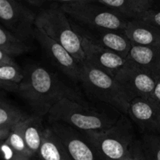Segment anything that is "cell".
Returning <instances> with one entry per match:
<instances>
[{
	"label": "cell",
	"mask_w": 160,
	"mask_h": 160,
	"mask_svg": "<svg viewBox=\"0 0 160 160\" xmlns=\"http://www.w3.org/2000/svg\"><path fill=\"white\" fill-rule=\"evenodd\" d=\"M131 150H132L134 160H146L144 156L143 152H142L140 140H137V139L134 140L131 145Z\"/></svg>",
	"instance_id": "d4e9b609"
},
{
	"label": "cell",
	"mask_w": 160,
	"mask_h": 160,
	"mask_svg": "<svg viewBox=\"0 0 160 160\" xmlns=\"http://www.w3.org/2000/svg\"><path fill=\"white\" fill-rule=\"evenodd\" d=\"M38 156L41 160H72L65 145L51 127L45 129Z\"/></svg>",
	"instance_id": "e0dca14e"
},
{
	"label": "cell",
	"mask_w": 160,
	"mask_h": 160,
	"mask_svg": "<svg viewBox=\"0 0 160 160\" xmlns=\"http://www.w3.org/2000/svg\"><path fill=\"white\" fill-rule=\"evenodd\" d=\"M47 1H50V0H47ZM54 1L64 2V4H70V3L78 2H92L93 1H96V0H54Z\"/></svg>",
	"instance_id": "83f0119b"
},
{
	"label": "cell",
	"mask_w": 160,
	"mask_h": 160,
	"mask_svg": "<svg viewBox=\"0 0 160 160\" xmlns=\"http://www.w3.org/2000/svg\"><path fill=\"white\" fill-rule=\"evenodd\" d=\"M34 38L39 42L52 62L59 70L72 81L80 82L81 63L62 45L50 38L37 27Z\"/></svg>",
	"instance_id": "9c48e42d"
},
{
	"label": "cell",
	"mask_w": 160,
	"mask_h": 160,
	"mask_svg": "<svg viewBox=\"0 0 160 160\" xmlns=\"http://www.w3.org/2000/svg\"><path fill=\"white\" fill-rule=\"evenodd\" d=\"M61 9L74 20L97 31H124L128 20L113 9L92 2L62 4Z\"/></svg>",
	"instance_id": "8992f818"
},
{
	"label": "cell",
	"mask_w": 160,
	"mask_h": 160,
	"mask_svg": "<svg viewBox=\"0 0 160 160\" xmlns=\"http://www.w3.org/2000/svg\"><path fill=\"white\" fill-rule=\"evenodd\" d=\"M35 26L62 45L80 63L85 61L82 34L79 29L70 23L60 7L42 11L36 17Z\"/></svg>",
	"instance_id": "277c9868"
},
{
	"label": "cell",
	"mask_w": 160,
	"mask_h": 160,
	"mask_svg": "<svg viewBox=\"0 0 160 160\" xmlns=\"http://www.w3.org/2000/svg\"><path fill=\"white\" fill-rule=\"evenodd\" d=\"M42 117L33 114L23 121V134L27 146L34 156L38 155L45 128L42 126Z\"/></svg>",
	"instance_id": "ffe728a7"
},
{
	"label": "cell",
	"mask_w": 160,
	"mask_h": 160,
	"mask_svg": "<svg viewBox=\"0 0 160 160\" xmlns=\"http://www.w3.org/2000/svg\"><path fill=\"white\" fill-rule=\"evenodd\" d=\"M152 98L158 104L160 105V80H159L156 83V88H155L154 92H153Z\"/></svg>",
	"instance_id": "4316f807"
},
{
	"label": "cell",
	"mask_w": 160,
	"mask_h": 160,
	"mask_svg": "<svg viewBox=\"0 0 160 160\" xmlns=\"http://www.w3.org/2000/svg\"><path fill=\"white\" fill-rule=\"evenodd\" d=\"M23 121L16 125L7 139L2 142L3 160H32L34 157L27 146L23 138Z\"/></svg>",
	"instance_id": "9a60e30c"
},
{
	"label": "cell",
	"mask_w": 160,
	"mask_h": 160,
	"mask_svg": "<svg viewBox=\"0 0 160 160\" xmlns=\"http://www.w3.org/2000/svg\"><path fill=\"white\" fill-rule=\"evenodd\" d=\"M141 146L146 160H160V135L145 133L141 137Z\"/></svg>",
	"instance_id": "603a6c76"
},
{
	"label": "cell",
	"mask_w": 160,
	"mask_h": 160,
	"mask_svg": "<svg viewBox=\"0 0 160 160\" xmlns=\"http://www.w3.org/2000/svg\"><path fill=\"white\" fill-rule=\"evenodd\" d=\"M50 123H65L82 132L107 129L113 126L119 117L86 106L84 102L64 98L56 103L48 114Z\"/></svg>",
	"instance_id": "7a4b0ae2"
},
{
	"label": "cell",
	"mask_w": 160,
	"mask_h": 160,
	"mask_svg": "<svg viewBox=\"0 0 160 160\" xmlns=\"http://www.w3.org/2000/svg\"><path fill=\"white\" fill-rule=\"evenodd\" d=\"M6 65H17V63L13 59V56L0 50V66Z\"/></svg>",
	"instance_id": "484cf974"
},
{
	"label": "cell",
	"mask_w": 160,
	"mask_h": 160,
	"mask_svg": "<svg viewBox=\"0 0 160 160\" xmlns=\"http://www.w3.org/2000/svg\"><path fill=\"white\" fill-rule=\"evenodd\" d=\"M80 82L91 96L128 115L131 100L115 78L84 61L81 64Z\"/></svg>",
	"instance_id": "3957f363"
},
{
	"label": "cell",
	"mask_w": 160,
	"mask_h": 160,
	"mask_svg": "<svg viewBox=\"0 0 160 160\" xmlns=\"http://www.w3.org/2000/svg\"><path fill=\"white\" fill-rule=\"evenodd\" d=\"M115 79L122 86L131 102L136 98H152L157 80L128 63L117 73Z\"/></svg>",
	"instance_id": "30bf717a"
},
{
	"label": "cell",
	"mask_w": 160,
	"mask_h": 160,
	"mask_svg": "<svg viewBox=\"0 0 160 160\" xmlns=\"http://www.w3.org/2000/svg\"><path fill=\"white\" fill-rule=\"evenodd\" d=\"M125 17L138 20L149 10L152 0H96Z\"/></svg>",
	"instance_id": "ac0fdd59"
},
{
	"label": "cell",
	"mask_w": 160,
	"mask_h": 160,
	"mask_svg": "<svg viewBox=\"0 0 160 160\" xmlns=\"http://www.w3.org/2000/svg\"><path fill=\"white\" fill-rule=\"evenodd\" d=\"M0 50L12 56L28 52L31 47L26 42L21 40L1 25L0 27Z\"/></svg>",
	"instance_id": "7402d4cb"
},
{
	"label": "cell",
	"mask_w": 160,
	"mask_h": 160,
	"mask_svg": "<svg viewBox=\"0 0 160 160\" xmlns=\"http://www.w3.org/2000/svg\"><path fill=\"white\" fill-rule=\"evenodd\" d=\"M92 42L108 50L127 58L132 48L133 44L125 34L120 31H96L94 34L83 32Z\"/></svg>",
	"instance_id": "5bb4252c"
},
{
	"label": "cell",
	"mask_w": 160,
	"mask_h": 160,
	"mask_svg": "<svg viewBox=\"0 0 160 160\" xmlns=\"http://www.w3.org/2000/svg\"><path fill=\"white\" fill-rule=\"evenodd\" d=\"M50 127L60 138L72 160H106L84 132L65 123H51Z\"/></svg>",
	"instance_id": "ba28073f"
},
{
	"label": "cell",
	"mask_w": 160,
	"mask_h": 160,
	"mask_svg": "<svg viewBox=\"0 0 160 160\" xmlns=\"http://www.w3.org/2000/svg\"><path fill=\"white\" fill-rule=\"evenodd\" d=\"M128 115L142 132L160 134V105L152 98L133 99Z\"/></svg>",
	"instance_id": "7c38bea8"
},
{
	"label": "cell",
	"mask_w": 160,
	"mask_h": 160,
	"mask_svg": "<svg viewBox=\"0 0 160 160\" xmlns=\"http://www.w3.org/2000/svg\"><path fill=\"white\" fill-rule=\"evenodd\" d=\"M127 59L130 65L160 80V46L133 45Z\"/></svg>",
	"instance_id": "4fadbf2b"
},
{
	"label": "cell",
	"mask_w": 160,
	"mask_h": 160,
	"mask_svg": "<svg viewBox=\"0 0 160 160\" xmlns=\"http://www.w3.org/2000/svg\"><path fill=\"white\" fill-rule=\"evenodd\" d=\"M122 160H134V156H133V152H132V150H131V147L130 148V153L128 156H127L125 159H122Z\"/></svg>",
	"instance_id": "f1b7e54d"
},
{
	"label": "cell",
	"mask_w": 160,
	"mask_h": 160,
	"mask_svg": "<svg viewBox=\"0 0 160 160\" xmlns=\"http://www.w3.org/2000/svg\"><path fill=\"white\" fill-rule=\"evenodd\" d=\"M37 16L16 0H0L2 25L24 42L34 37Z\"/></svg>",
	"instance_id": "52a82bcc"
},
{
	"label": "cell",
	"mask_w": 160,
	"mask_h": 160,
	"mask_svg": "<svg viewBox=\"0 0 160 160\" xmlns=\"http://www.w3.org/2000/svg\"><path fill=\"white\" fill-rule=\"evenodd\" d=\"M92 145L106 160H122L130 153L134 142L131 119L120 116L115 124L107 129L84 132Z\"/></svg>",
	"instance_id": "5b68a950"
},
{
	"label": "cell",
	"mask_w": 160,
	"mask_h": 160,
	"mask_svg": "<svg viewBox=\"0 0 160 160\" xmlns=\"http://www.w3.org/2000/svg\"><path fill=\"white\" fill-rule=\"evenodd\" d=\"M24 73L19 65L0 66V87L9 92H20Z\"/></svg>",
	"instance_id": "44dd1931"
},
{
	"label": "cell",
	"mask_w": 160,
	"mask_h": 160,
	"mask_svg": "<svg viewBox=\"0 0 160 160\" xmlns=\"http://www.w3.org/2000/svg\"><path fill=\"white\" fill-rule=\"evenodd\" d=\"M159 1H160V0H159Z\"/></svg>",
	"instance_id": "1f68e13d"
},
{
	"label": "cell",
	"mask_w": 160,
	"mask_h": 160,
	"mask_svg": "<svg viewBox=\"0 0 160 160\" xmlns=\"http://www.w3.org/2000/svg\"><path fill=\"white\" fill-rule=\"evenodd\" d=\"M138 20L146 22L160 29V9L155 10V9H150Z\"/></svg>",
	"instance_id": "cb8c5ba5"
},
{
	"label": "cell",
	"mask_w": 160,
	"mask_h": 160,
	"mask_svg": "<svg viewBox=\"0 0 160 160\" xmlns=\"http://www.w3.org/2000/svg\"><path fill=\"white\" fill-rule=\"evenodd\" d=\"M20 84L19 94L28 103L34 114L43 117L64 98L83 102L76 92L66 85L55 73L45 67L30 65Z\"/></svg>",
	"instance_id": "6da1fadb"
},
{
	"label": "cell",
	"mask_w": 160,
	"mask_h": 160,
	"mask_svg": "<svg viewBox=\"0 0 160 160\" xmlns=\"http://www.w3.org/2000/svg\"><path fill=\"white\" fill-rule=\"evenodd\" d=\"M38 160H41V159H38Z\"/></svg>",
	"instance_id": "f546056e"
},
{
	"label": "cell",
	"mask_w": 160,
	"mask_h": 160,
	"mask_svg": "<svg viewBox=\"0 0 160 160\" xmlns=\"http://www.w3.org/2000/svg\"><path fill=\"white\" fill-rule=\"evenodd\" d=\"M28 115L5 98L0 100V140L7 139L12 128L24 120Z\"/></svg>",
	"instance_id": "d6986e66"
},
{
	"label": "cell",
	"mask_w": 160,
	"mask_h": 160,
	"mask_svg": "<svg viewBox=\"0 0 160 160\" xmlns=\"http://www.w3.org/2000/svg\"><path fill=\"white\" fill-rule=\"evenodd\" d=\"M124 33L133 45L160 46V29L140 20L128 21Z\"/></svg>",
	"instance_id": "2e32d148"
},
{
	"label": "cell",
	"mask_w": 160,
	"mask_h": 160,
	"mask_svg": "<svg viewBox=\"0 0 160 160\" xmlns=\"http://www.w3.org/2000/svg\"><path fill=\"white\" fill-rule=\"evenodd\" d=\"M159 135H160V134H159Z\"/></svg>",
	"instance_id": "4dcf8cb0"
},
{
	"label": "cell",
	"mask_w": 160,
	"mask_h": 160,
	"mask_svg": "<svg viewBox=\"0 0 160 160\" xmlns=\"http://www.w3.org/2000/svg\"><path fill=\"white\" fill-rule=\"evenodd\" d=\"M80 32L83 37V48L85 55V61L113 78H115L120 70L128 65L127 58L94 43L83 32L81 31Z\"/></svg>",
	"instance_id": "8fae6325"
}]
</instances>
